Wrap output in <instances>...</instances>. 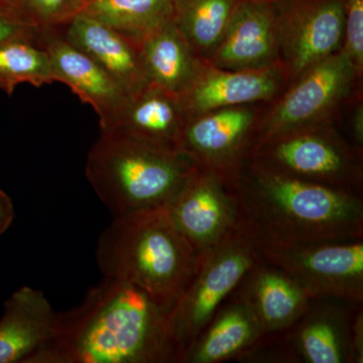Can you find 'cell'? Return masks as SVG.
Here are the masks:
<instances>
[{"mask_svg":"<svg viewBox=\"0 0 363 363\" xmlns=\"http://www.w3.org/2000/svg\"><path fill=\"white\" fill-rule=\"evenodd\" d=\"M88 2V1H87Z\"/></svg>","mask_w":363,"mask_h":363,"instance_id":"cell-33","label":"cell"},{"mask_svg":"<svg viewBox=\"0 0 363 363\" xmlns=\"http://www.w3.org/2000/svg\"><path fill=\"white\" fill-rule=\"evenodd\" d=\"M185 105L181 97L154 84L128 95L108 130L161 147L178 152L179 140L185 126Z\"/></svg>","mask_w":363,"mask_h":363,"instance_id":"cell-12","label":"cell"},{"mask_svg":"<svg viewBox=\"0 0 363 363\" xmlns=\"http://www.w3.org/2000/svg\"><path fill=\"white\" fill-rule=\"evenodd\" d=\"M238 228L257 248L363 240L357 192L269 171L253 162L230 181Z\"/></svg>","mask_w":363,"mask_h":363,"instance_id":"cell-2","label":"cell"},{"mask_svg":"<svg viewBox=\"0 0 363 363\" xmlns=\"http://www.w3.org/2000/svg\"><path fill=\"white\" fill-rule=\"evenodd\" d=\"M138 45L149 83L176 96H184L199 72L192 50L173 18L147 33Z\"/></svg>","mask_w":363,"mask_h":363,"instance_id":"cell-18","label":"cell"},{"mask_svg":"<svg viewBox=\"0 0 363 363\" xmlns=\"http://www.w3.org/2000/svg\"><path fill=\"white\" fill-rule=\"evenodd\" d=\"M236 0H174L173 21L189 47L204 51L217 47Z\"/></svg>","mask_w":363,"mask_h":363,"instance_id":"cell-22","label":"cell"},{"mask_svg":"<svg viewBox=\"0 0 363 363\" xmlns=\"http://www.w3.org/2000/svg\"><path fill=\"white\" fill-rule=\"evenodd\" d=\"M240 286L238 300L247 306L264 333L295 323L304 316L312 300L295 279L262 259Z\"/></svg>","mask_w":363,"mask_h":363,"instance_id":"cell-15","label":"cell"},{"mask_svg":"<svg viewBox=\"0 0 363 363\" xmlns=\"http://www.w3.org/2000/svg\"><path fill=\"white\" fill-rule=\"evenodd\" d=\"M88 0H26L23 11L40 28H61L82 13Z\"/></svg>","mask_w":363,"mask_h":363,"instance_id":"cell-25","label":"cell"},{"mask_svg":"<svg viewBox=\"0 0 363 363\" xmlns=\"http://www.w3.org/2000/svg\"><path fill=\"white\" fill-rule=\"evenodd\" d=\"M276 88V79L269 72L211 71L198 75L181 98L187 112H207L264 99Z\"/></svg>","mask_w":363,"mask_h":363,"instance_id":"cell-19","label":"cell"},{"mask_svg":"<svg viewBox=\"0 0 363 363\" xmlns=\"http://www.w3.org/2000/svg\"><path fill=\"white\" fill-rule=\"evenodd\" d=\"M56 76L83 104H89L99 119L100 133L108 130L128 95L84 52L72 45L59 28H44L40 37Z\"/></svg>","mask_w":363,"mask_h":363,"instance_id":"cell-9","label":"cell"},{"mask_svg":"<svg viewBox=\"0 0 363 363\" xmlns=\"http://www.w3.org/2000/svg\"><path fill=\"white\" fill-rule=\"evenodd\" d=\"M252 123L250 111L231 107L193 121L187 119L178 152L196 168L230 182L241 169L240 162Z\"/></svg>","mask_w":363,"mask_h":363,"instance_id":"cell-10","label":"cell"},{"mask_svg":"<svg viewBox=\"0 0 363 363\" xmlns=\"http://www.w3.org/2000/svg\"><path fill=\"white\" fill-rule=\"evenodd\" d=\"M362 314L360 313L357 318L353 331L351 332V354L353 359L357 362H362Z\"/></svg>","mask_w":363,"mask_h":363,"instance_id":"cell-29","label":"cell"},{"mask_svg":"<svg viewBox=\"0 0 363 363\" xmlns=\"http://www.w3.org/2000/svg\"><path fill=\"white\" fill-rule=\"evenodd\" d=\"M297 346L310 363L352 362L351 337H346L337 317L328 313L305 320L298 331Z\"/></svg>","mask_w":363,"mask_h":363,"instance_id":"cell-24","label":"cell"},{"mask_svg":"<svg viewBox=\"0 0 363 363\" xmlns=\"http://www.w3.org/2000/svg\"><path fill=\"white\" fill-rule=\"evenodd\" d=\"M43 28L23 9L0 2V44L9 40H40Z\"/></svg>","mask_w":363,"mask_h":363,"instance_id":"cell-26","label":"cell"},{"mask_svg":"<svg viewBox=\"0 0 363 363\" xmlns=\"http://www.w3.org/2000/svg\"><path fill=\"white\" fill-rule=\"evenodd\" d=\"M59 28L68 42L94 60L128 96L149 84L135 40L84 13Z\"/></svg>","mask_w":363,"mask_h":363,"instance_id":"cell-13","label":"cell"},{"mask_svg":"<svg viewBox=\"0 0 363 363\" xmlns=\"http://www.w3.org/2000/svg\"><path fill=\"white\" fill-rule=\"evenodd\" d=\"M345 56L353 66L362 67L363 62V0H350L344 23Z\"/></svg>","mask_w":363,"mask_h":363,"instance_id":"cell-27","label":"cell"},{"mask_svg":"<svg viewBox=\"0 0 363 363\" xmlns=\"http://www.w3.org/2000/svg\"><path fill=\"white\" fill-rule=\"evenodd\" d=\"M25 1L26 0H0V2H4V4H9V6L18 7V9H23V11Z\"/></svg>","mask_w":363,"mask_h":363,"instance_id":"cell-31","label":"cell"},{"mask_svg":"<svg viewBox=\"0 0 363 363\" xmlns=\"http://www.w3.org/2000/svg\"><path fill=\"white\" fill-rule=\"evenodd\" d=\"M262 334L247 306L238 300L215 315L201 335L186 350L182 362L216 363L230 359L247 351Z\"/></svg>","mask_w":363,"mask_h":363,"instance_id":"cell-20","label":"cell"},{"mask_svg":"<svg viewBox=\"0 0 363 363\" xmlns=\"http://www.w3.org/2000/svg\"><path fill=\"white\" fill-rule=\"evenodd\" d=\"M198 259L199 255L166 207L113 216L96 250L104 277L138 286L171 312L190 283Z\"/></svg>","mask_w":363,"mask_h":363,"instance_id":"cell-3","label":"cell"},{"mask_svg":"<svg viewBox=\"0 0 363 363\" xmlns=\"http://www.w3.org/2000/svg\"><path fill=\"white\" fill-rule=\"evenodd\" d=\"M259 262L257 247L240 228L199 255L194 274L171 312L181 362L186 350L206 329L222 302Z\"/></svg>","mask_w":363,"mask_h":363,"instance_id":"cell-5","label":"cell"},{"mask_svg":"<svg viewBox=\"0 0 363 363\" xmlns=\"http://www.w3.org/2000/svg\"><path fill=\"white\" fill-rule=\"evenodd\" d=\"M56 312L45 294L21 286L0 318V363H33L51 340Z\"/></svg>","mask_w":363,"mask_h":363,"instance_id":"cell-14","label":"cell"},{"mask_svg":"<svg viewBox=\"0 0 363 363\" xmlns=\"http://www.w3.org/2000/svg\"><path fill=\"white\" fill-rule=\"evenodd\" d=\"M197 169L180 152L100 133L86 162L88 182L113 216L167 207Z\"/></svg>","mask_w":363,"mask_h":363,"instance_id":"cell-4","label":"cell"},{"mask_svg":"<svg viewBox=\"0 0 363 363\" xmlns=\"http://www.w3.org/2000/svg\"><path fill=\"white\" fill-rule=\"evenodd\" d=\"M345 54L329 57L308 70L277 107L264 128L260 142L300 130L318 118L342 94L353 70Z\"/></svg>","mask_w":363,"mask_h":363,"instance_id":"cell-11","label":"cell"},{"mask_svg":"<svg viewBox=\"0 0 363 363\" xmlns=\"http://www.w3.org/2000/svg\"><path fill=\"white\" fill-rule=\"evenodd\" d=\"M82 13L140 43L173 18L174 0H88Z\"/></svg>","mask_w":363,"mask_h":363,"instance_id":"cell-21","label":"cell"},{"mask_svg":"<svg viewBox=\"0 0 363 363\" xmlns=\"http://www.w3.org/2000/svg\"><path fill=\"white\" fill-rule=\"evenodd\" d=\"M181 362L171 311L142 289L104 277L82 302L56 313L51 340L33 363Z\"/></svg>","mask_w":363,"mask_h":363,"instance_id":"cell-1","label":"cell"},{"mask_svg":"<svg viewBox=\"0 0 363 363\" xmlns=\"http://www.w3.org/2000/svg\"><path fill=\"white\" fill-rule=\"evenodd\" d=\"M345 13L340 1L326 0L298 14L286 40L294 72L308 71L333 55L344 35Z\"/></svg>","mask_w":363,"mask_h":363,"instance_id":"cell-17","label":"cell"},{"mask_svg":"<svg viewBox=\"0 0 363 363\" xmlns=\"http://www.w3.org/2000/svg\"><path fill=\"white\" fill-rule=\"evenodd\" d=\"M274 47V18L266 6L252 0L236 4L215 58L225 70H255L271 60Z\"/></svg>","mask_w":363,"mask_h":363,"instance_id":"cell-16","label":"cell"},{"mask_svg":"<svg viewBox=\"0 0 363 363\" xmlns=\"http://www.w3.org/2000/svg\"><path fill=\"white\" fill-rule=\"evenodd\" d=\"M355 135L358 142L362 143L363 138V126H362V109L357 114L355 117Z\"/></svg>","mask_w":363,"mask_h":363,"instance_id":"cell-30","label":"cell"},{"mask_svg":"<svg viewBox=\"0 0 363 363\" xmlns=\"http://www.w3.org/2000/svg\"><path fill=\"white\" fill-rule=\"evenodd\" d=\"M257 250L260 259L285 272L310 298H334L362 304L363 240Z\"/></svg>","mask_w":363,"mask_h":363,"instance_id":"cell-6","label":"cell"},{"mask_svg":"<svg viewBox=\"0 0 363 363\" xmlns=\"http://www.w3.org/2000/svg\"><path fill=\"white\" fill-rule=\"evenodd\" d=\"M54 82L51 60L40 40L18 39L0 44V89L11 95L23 83L40 87Z\"/></svg>","mask_w":363,"mask_h":363,"instance_id":"cell-23","label":"cell"},{"mask_svg":"<svg viewBox=\"0 0 363 363\" xmlns=\"http://www.w3.org/2000/svg\"><path fill=\"white\" fill-rule=\"evenodd\" d=\"M255 1H257V0H255Z\"/></svg>","mask_w":363,"mask_h":363,"instance_id":"cell-32","label":"cell"},{"mask_svg":"<svg viewBox=\"0 0 363 363\" xmlns=\"http://www.w3.org/2000/svg\"><path fill=\"white\" fill-rule=\"evenodd\" d=\"M257 162L281 175L357 192L359 167L337 140L295 130L259 143Z\"/></svg>","mask_w":363,"mask_h":363,"instance_id":"cell-7","label":"cell"},{"mask_svg":"<svg viewBox=\"0 0 363 363\" xmlns=\"http://www.w3.org/2000/svg\"><path fill=\"white\" fill-rule=\"evenodd\" d=\"M166 208L199 255L238 228V205L230 182L204 169H196Z\"/></svg>","mask_w":363,"mask_h":363,"instance_id":"cell-8","label":"cell"},{"mask_svg":"<svg viewBox=\"0 0 363 363\" xmlns=\"http://www.w3.org/2000/svg\"><path fill=\"white\" fill-rule=\"evenodd\" d=\"M13 203L9 195L0 189V235H2L11 227L14 220Z\"/></svg>","mask_w":363,"mask_h":363,"instance_id":"cell-28","label":"cell"}]
</instances>
